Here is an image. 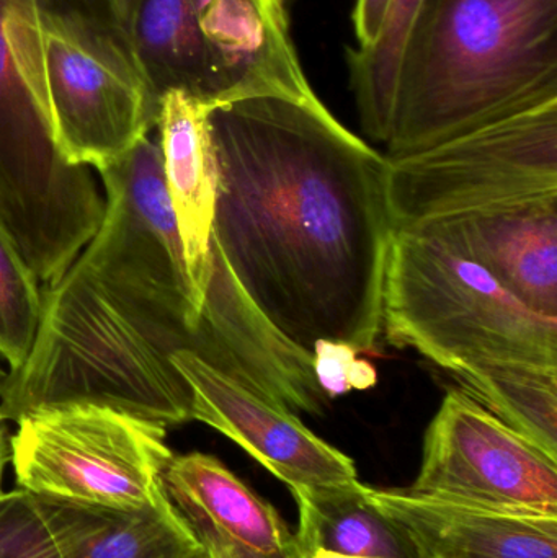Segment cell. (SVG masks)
Returning <instances> with one entry per match:
<instances>
[{
	"instance_id": "obj_1",
	"label": "cell",
	"mask_w": 557,
	"mask_h": 558,
	"mask_svg": "<svg viewBox=\"0 0 557 558\" xmlns=\"http://www.w3.org/2000/svg\"><path fill=\"white\" fill-rule=\"evenodd\" d=\"M209 128L213 239L245 294L311 356L319 340L373 350L395 235L388 159L316 92L216 105Z\"/></svg>"
},
{
	"instance_id": "obj_2",
	"label": "cell",
	"mask_w": 557,
	"mask_h": 558,
	"mask_svg": "<svg viewBox=\"0 0 557 558\" xmlns=\"http://www.w3.org/2000/svg\"><path fill=\"white\" fill-rule=\"evenodd\" d=\"M105 215L84 251L41 291L32 350L0 389L5 422L48 407L94 403L175 426L192 420V390L173 354L211 364L159 143L143 137L97 170Z\"/></svg>"
},
{
	"instance_id": "obj_3",
	"label": "cell",
	"mask_w": 557,
	"mask_h": 558,
	"mask_svg": "<svg viewBox=\"0 0 557 558\" xmlns=\"http://www.w3.org/2000/svg\"><path fill=\"white\" fill-rule=\"evenodd\" d=\"M557 98V0H421L396 74L388 159Z\"/></svg>"
},
{
	"instance_id": "obj_4",
	"label": "cell",
	"mask_w": 557,
	"mask_h": 558,
	"mask_svg": "<svg viewBox=\"0 0 557 558\" xmlns=\"http://www.w3.org/2000/svg\"><path fill=\"white\" fill-rule=\"evenodd\" d=\"M94 170L56 140L36 0H0V226L39 282L51 284L100 228Z\"/></svg>"
},
{
	"instance_id": "obj_5",
	"label": "cell",
	"mask_w": 557,
	"mask_h": 558,
	"mask_svg": "<svg viewBox=\"0 0 557 558\" xmlns=\"http://www.w3.org/2000/svg\"><path fill=\"white\" fill-rule=\"evenodd\" d=\"M383 328L395 347L414 348L455 376L484 361L557 366V318L447 242L405 229L389 248Z\"/></svg>"
},
{
	"instance_id": "obj_6",
	"label": "cell",
	"mask_w": 557,
	"mask_h": 558,
	"mask_svg": "<svg viewBox=\"0 0 557 558\" xmlns=\"http://www.w3.org/2000/svg\"><path fill=\"white\" fill-rule=\"evenodd\" d=\"M134 54L154 92L219 105L249 95L314 92L293 38L258 0H136Z\"/></svg>"
},
{
	"instance_id": "obj_7",
	"label": "cell",
	"mask_w": 557,
	"mask_h": 558,
	"mask_svg": "<svg viewBox=\"0 0 557 558\" xmlns=\"http://www.w3.org/2000/svg\"><path fill=\"white\" fill-rule=\"evenodd\" d=\"M167 428L130 413L69 403L22 416L10 438L16 485L33 497L101 507H153L166 498L173 458Z\"/></svg>"
},
{
	"instance_id": "obj_8",
	"label": "cell",
	"mask_w": 557,
	"mask_h": 558,
	"mask_svg": "<svg viewBox=\"0 0 557 558\" xmlns=\"http://www.w3.org/2000/svg\"><path fill=\"white\" fill-rule=\"evenodd\" d=\"M556 193L557 98L428 149L388 159L395 231Z\"/></svg>"
},
{
	"instance_id": "obj_9",
	"label": "cell",
	"mask_w": 557,
	"mask_h": 558,
	"mask_svg": "<svg viewBox=\"0 0 557 558\" xmlns=\"http://www.w3.org/2000/svg\"><path fill=\"white\" fill-rule=\"evenodd\" d=\"M56 140L77 166L100 170L157 128L162 98L133 46L82 23L43 16Z\"/></svg>"
},
{
	"instance_id": "obj_10",
	"label": "cell",
	"mask_w": 557,
	"mask_h": 558,
	"mask_svg": "<svg viewBox=\"0 0 557 558\" xmlns=\"http://www.w3.org/2000/svg\"><path fill=\"white\" fill-rule=\"evenodd\" d=\"M409 490L502 513L557 518V461L464 390H448L428 425Z\"/></svg>"
},
{
	"instance_id": "obj_11",
	"label": "cell",
	"mask_w": 557,
	"mask_h": 558,
	"mask_svg": "<svg viewBox=\"0 0 557 558\" xmlns=\"http://www.w3.org/2000/svg\"><path fill=\"white\" fill-rule=\"evenodd\" d=\"M172 363L192 390V420L241 446L291 492L359 482L352 459L314 435L290 410L252 392L192 351L173 354Z\"/></svg>"
},
{
	"instance_id": "obj_12",
	"label": "cell",
	"mask_w": 557,
	"mask_h": 558,
	"mask_svg": "<svg viewBox=\"0 0 557 558\" xmlns=\"http://www.w3.org/2000/svg\"><path fill=\"white\" fill-rule=\"evenodd\" d=\"M405 231L447 242L523 304L557 318V193L428 219Z\"/></svg>"
},
{
	"instance_id": "obj_13",
	"label": "cell",
	"mask_w": 557,
	"mask_h": 558,
	"mask_svg": "<svg viewBox=\"0 0 557 558\" xmlns=\"http://www.w3.org/2000/svg\"><path fill=\"white\" fill-rule=\"evenodd\" d=\"M162 488L208 558H303L278 511L213 456H173Z\"/></svg>"
},
{
	"instance_id": "obj_14",
	"label": "cell",
	"mask_w": 557,
	"mask_h": 558,
	"mask_svg": "<svg viewBox=\"0 0 557 558\" xmlns=\"http://www.w3.org/2000/svg\"><path fill=\"white\" fill-rule=\"evenodd\" d=\"M417 558H557V518L502 513L415 494L366 487Z\"/></svg>"
},
{
	"instance_id": "obj_15",
	"label": "cell",
	"mask_w": 557,
	"mask_h": 558,
	"mask_svg": "<svg viewBox=\"0 0 557 558\" xmlns=\"http://www.w3.org/2000/svg\"><path fill=\"white\" fill-rule=\"evenodd\" d=\"M215 107L182 92H170L164 95L157 123L167 195L199 311L211 271L218 195V162L209 128V113Z\"/></svg>"
},
{
	"instance_id": "obj_16",
	"label": "cell",
	"mask_w": 557,
	"mask_h": 558,
	"mask_svg": "<svg viewBox=\"0 0 557 558\" xmlns=\"http://www.w3.org/2000/svg\"><path fill=\"white\" fill-rule=\"evenodd\" d=\"M62 558H196L202 547L167 498L117 508L35 497Z\"/></svg>"
},
{
	"instance_id": "obj_17",
	"label": "cell",
	"mask_w": 557,
	"mask_h": 558,
	"mask_svg": "<svg viewBox=\"0 0 557 558\" xmlns=\"http://www.w3.org/2000/svg\"><path fill=\"white\" fill-rule=\"evenodd\" d=\"M300 508L301 556L314 550L349 557L417 558L408 537L366 497L365 485L293 492Z\"/></svg>"
},
{
	"instance_id": "obj_18",
	"label": "cell",
	"mask_w": 557,
	"mask_h": 558,
	"mask_svg": "<svg viewBox=\"0 0 557 558\" xmlns=\"http://www.w3.org/2000/svg\"><path fill=\"white\" fill-rule=\"evenodd\" d=\"M457 377L468 396L557 461V366L484 361Z\"/></svg>"
},
{
	"instance_id": "obj_19",
	"label": "cell",
	"mask_w": 557,
	"mask_h": 558,
	"mask_svg": "<svg viewBox=\"0 0 557 558\" xmlns=\"http://www.w3.org/2000/svg\"><path fill=\"white\" fill-rule=\"evenodd\" d=\"M419 2L421 0H392L378 41L366 51L353 48L347 51L350 90L355 97L360 123L378 143L388 141L399 59Z\"/></svg>"
},
{
	"instance_id": "obj_20",
	"label": "cell",
	"mask_w": 557,
	"mask_h": 558,
	"mask_svg": "<svg viewBox=\"0 0 557 558\" xmlns=\"http://www.w3.org/2000/svg\"><path fill=\"white\" fill-rule=\"evenodd\" d=\"M41 315L38 278L0 226V360L9 373L25 363Z\"/></svg>"
},
{
	"instance_id": "obj_21",
	"label": "cell",
	"mask_w": 557,
	"mask_h": 558,
	"mask_svg": "<svg viewBox=\"0 0 557 558\" xmlns=\"http://www.w3.org/2000/svg\"><path fill=\"white\" fill-rule=\"evenodd\" d=\"M0 558H62L35 497L0 492Z\"/></svg>"
},
{
	"instance_id": "obj_22",
	"label": "cell",
	"mask_w": 557,
	"mask_h": 558,
	"mask_svg": "<svg viewBox=\"0 0 557 558\" xmlns=\"http://www.w3.org/2000/svg\"><path fill=\"white\" fill-rule=\"evenodd\" d=\"M359 350L342 341L319 340L314 344L311 364L317 386L327 399L376 386V367L359 357Z\"/></svg>"
},
{
	"instance_id": "obj_23",
	"label": "cell",
	"mask_w": 557,
	"mask_h": 558,
	"mask_svg": "<svg viewBox=\"0 0 557 558\" xmlns=\"http://www.w3.org/2000/svg\"><path fill=\"white\" fill-rule=\"evenodd\" d=\"M41 16L82 23L133 46L136 0H36Z\"/></svg>"
},
{
	"instance_id": "obj_24",
	"label": "cell",
	"mask_w": 557,
	"mask_h": 558,
	"mask_svg": "<svg viewBox=\"0 0 557 558\" xmlns=\"http://www.w3.org/2000/svg\"><path fill=\"white\" fill-rule=\"evenodd\" d=\"M392 0H356L353 9V32L356 36V51H366L372 48L388 22Z\"/></svg>"
},
{
	"instance_id": "obj_25",
	"label": "cell",
	"mask_w": 557,
	"mask_h": 558,
	"mask_svg": "<svg viewBox=\"0 0 557 558\" xmlns=\"http://www.w3.org/2000/svg\"><path fill=\"white\" fill-rule=\"evenodd\" d=\"M262 12L275 32L290 35V16H288V0H258Z\"/></svg>"
},
{
	"instance_id": "obj_26",
	"label": "cell",
	"mask_w": 557,
	"mask_h": 558,
	"mask_svg": "<svg viewBox=\"0 0 557 558\" xmlns=\"http://www.w3.org/2000/svg\"><path fill=\"white\" fill-rule=\"evenodd\" d=\"M10 451L9 441H7L5 420L0 413V492H2L3 471H5L7 462H9Z\"/></svg>"
},
{
	"instance_id": "obj_27",
	"label": "cell",
	"mask_w": 557,
	"mask_h": 558,
	"mask_svg": "<svg viewBox=\"0 0 557 558\" xmlns=\"http://www.w3.org/2000/svg\"><path fill=\"white\" fill-rule=\"evenodd\" d=\"M304 558H370V557H349V556H339V554L326 553V550H314L310 556Z\"/></svg>"
},
{
	"instance_id": "obj_28",
	"label": "cell",
	"mask_w": 557,
	"mask_h": 558,
	"mask_svg": "<svg viewBox=\"0 0 557 558\" xmlns=\"http://www.w3.org/2000/svg\"><path fill=\"white\" fill-rule=\"evenodd\" d=\"M7 377H9V371L3 369L2 364H0V389L5 384Z\"/></svg>"
},
{
	"instance_id": "obj_29",
	"label": "cell",
	"mask_w": 557,
	"mask_h": 558,
	"mask_svg": "<svg viewBox=\"0 0 557 558\" xmlns=\"http://www.w3.org/2000/svg\"><path fill=\"white\" fill-rule=\"evenodd\" d=\"M196 558H208V557H206V554H205V553H203V554H202V556L196 557Z\"/></svg>"
}]
</instances>
